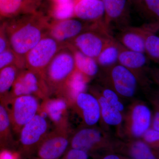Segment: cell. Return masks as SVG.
I'll list each match as a JSON object with an SVG mask.
<instances>
[{
	"label": "cell",
	"mask_w": 159,
	"mask_h": 159,
	"mask_svg": "<svg viewBox=\"0 0 159 159\" xmlns=\"http://www.w3.org/2000/svg\"><path fill=\"white\" fill-rule=\"evenodd\" d=\"M52 94L43 74L24 68L19 73L9 98L31 95L43 100L49 98Z\"/></svg>",
	"instance_id": "cell-5"
},
{
	"label": "cell",
	"mask_w": 159,
	"mask_h": 159,
	"mask_svg": "<svg viewBox=\"0 0 159 159\" xmlns=\"http://www.w3.org/2000/svg\"><path fill=\"white\" fill-rule=\"evenodd\" d=\"M64 159H89V155L84 151L72 148L67 152Z\"/></svg>",
	"instance_id": "cell-33"
},
{
	"label": "cell",
	"mask_w": 159,
	"mask_h": 159,
	"mask_svg": "<svg viewBox=\"0 0 159 159\" xmlns=\"http://www.w3.org/2000/svg\"><path fill=\"white\" fill-rule=\"evenodd\" d=\"M9 114L0 103V148L10 149L16 145Z\"/></svg>",
	"instance_id": "cell-25"
},
{
	"label": "cell",
	"mask_w": 159,
	"mask_h": 159,
	"mask_svg": "<svg viewBox=\"0 0 159 159\" xmlns=\"http://www.w3.org/2000/svg\"><path fill=\"white\" fill-rule=\"evenodd\" d=\"M103 159H121L118 156L116 155L111 154L107 156Z\"/></svg>",
	"instance_id": "cell-38"
},
{
	"label": "cell",
	"mask_w": 159,
	"mask_h": 159,
	"mask_svg": "<svg viewBox=\"0 0 159 159\" xmlns=\"http://www.w3.org/2000/svg\"><path fill=\"white\" fill-rule=\"evenodd\" d=\"M48 130L49 124L45 117L38 113L20 131L19 152L21 155L29 157L35 153Z\"/></svg>",
	"instance_id": "cell-7"
},
{
	"label": "cell",
	"mask_w": 159,
	"mask_h": 159,
	"mask_svg": "<svg viewBox=\"0 0 159 159\" xmlns=\"http://www.w3.org/2000/svg\"><path fill=\"white\" fill-rule=\"evenodd\" d=\"M75 1H81V0H74Z\"/></svg>",
	"instance_id": "cell-40"
},
{
	"label": "cell",
	"mask_w": 159,
	"mask_h": 159,
	"mask_svg": "<svg viewBox=\"0 0 159 159\" xmlns=\"http://www.w3.org/2000/svg\"><path fill=\"white\" fill-rule=\"evenodd\" d=\"M152 115L145 103L136 102L131 107L126 119L127 131L132 136L139 138L151 127Z\"/></svg>",
	"instance_id": "cell-11"
},
{
	"label": "cell",
	"mask_w": 159,
	"mask_h": 159,
	"mask_svg": "<svg viewBox=\"0 0 159 159\" xmlns=\"http://www.w3.org/2000/svg\"><path fill=\"white\" fill-rule=\"evenodd\" d=\"M72 107L76 110L85 125L92 127L101 119L100 104L93 94L87 92L77 96Z\"/></svg>",
	"instance_id": "cell-13"
},
{
	"label": "cell",
	"mask_w": 159,
	"mask_h": 159,
	"mask_svg": "<svg viewBox=\"0 0 159 159\" xmlns=\"http://www.w3.org/2000/svg\"><path fill=\"white\" fill-rule=\"evenodd\" d=\"M66 46L47 34L26 54L24 58L25 68L43 75L51 61Z\"/></svg>",
	"instance_id": "cell-6"
},
{
	"label": "cell",
	"mask_w": 159,
	"mask_h": 159,
	"mask_svg": "<svg viewBox=\"0 0 159 159\" xmlns=\"http://www.w3.org/2000/svg\"><path fill=\"white\" fill-rule=\"evenodd\" d=\"M71 48L74 52L76 70L90 79L95 77L99 68L97 60L84 55L73 47Z\"/></svg>",
	"instance_id": "cell-26"
},
{
	"label": "cell",
	"mask_w": 159,
	"mask_h": 159,
	"mask_svg": "<svg viewBox=\"0 0 159 159\" xmlns=\"http://www.w3.org/2000/svg\"><path fill=\"white\" fill-rule=\"evenodd\" d=\"M124 48L145 53V42L142 27L127 26L121 29L116 38Z\"/></svg>",
	"instance_id": "cell-19"
},
{
	"label": "cell",
	"mask_w": 159,
	"mask_h": 159,
	"mask_svg": "<svg viewBox=\"0 0 159 159\" xmlns=\"http://www.w3.org/2000/svg\"><path fill=\"white\" fill-rule=\"evenodd\" d=\"M145 42V54L148 58L159 64V23H150L141 26Z\"/></svg>",
	"instance_id": "cell-21"
},
{
	"label": "cell",
	"mask_w": 159,
	"mask_h": 159,
	"mask_svg": "<svg viewBox=\"0 0 159 159\" xmlns=\"http://www.w3.org/2000/svg\"><path fill=\"white\" fill-rule=\"evenodd\" d=\"M74 17L93 24L104 20L105 11L101 0L74 1Z\"/></svg>",
	"instance_id": "cell-15"
},
{
	"label": "cell",
	"mask_w": 159,
	"mask_h": 159,
	"mask_svg": "<svg viewBox=\"0 0 159 159\" xmlns=\"http://www.w3.org/2000/svg\"><path fill=\"white\" fill-rule=\"evenodd\" d=\"M17 65H11L0 70V103L5 105L20 71L23 69Z\"/></svg>",
	"instance_id": "cell-22"
},
{
	"label": "cell",
	"mask_w": 159,
	"mask_h": 159,
	"mask_svg": "<svg viewBox=\"0 0 159 159\" xmlns=\"http://www.w3.org/2000/svg\"><path fill=\"white\" fill-rule=\"evenodd\" d=\"M137 11L151 23H159V0H130Z\"/></svg>",
	"instance_id": "cell-27"
},
{
	"label": "cell",
	"mask_w": 159,
	"mask_h": 159,
	"mask_svg": "<svg viewBox=\"0 0 159 159\" xmlns=\"http://www.w3.org/2000/svg\"><path fill=\"white\" fill-rule=\"evenodd\" d=\"M20 152L11 150L10 149H1L0 159H20Z\"/></svg>",
	"instance_id": "cell-36"
},
{
	"label": "cell",
	"mask_w": 159,
	"mask_h": 159,
	"mask_svg": "<svg viewBox=\"0 0 159 159\" xmlns=\"http://www.w3.org/2000/svg\"><path fill=\"white\" fill-rule=\"evenodd\" d=\"M122 46L116 39L112 38L96 59L99 67L106 70L118 64Z\"/></svg>",
	"instance_id": "cell-23"
},
{
	"label": "cell",
	"mask_w": 159,
	"mask_h": 159,
	"mask_svg": "<svg viewBox=\"0 0 159 159\" xmlns=\"http://www.w3.org/2000/svg\"><path fill=\"white\" fill-rule=\"evenodd\" d=\"M69 107L67 102L61 97L51 98L50 97L42 100L38 113L48 118L55 128L68 129Z\"/></svg>",
	"instance_id": "cell-12"
},
{
	"label": "cell",
	"mask_w": 159,
	"mask_h": 159,
	"mask_svg": "<svg viewBox=\"0 0 159 159\" xmlns=\"http://www.w3.org/2000/svg\"><path fill=\"white\" fill-rule=\"evenodd\" d=\"M96 90V89H95ZM111 105L123 112L125 107L120 99V96L110 87H101L99 90H96Z\"/></svg>",
	"instance_id": "cell-30"
},
{
	"label": "cell",
	"mask_w": 159,
	"mask_h": 159,
	"mask_svg": "<svg viewBox=\"0 0 159 159\" xmlns=\"http://www.w3.org/2000/svg\"><path fill=\"white\" fill-rule=\"evenodd\" d=\"M10 49L9 40L3 23L0 24V53Z\"/></svg>",
	"instance_id": "cell-35"
},
{
	"label": "cell",
	"mask_w": 159,
	"mask_h": 159,
	"mask_svg": "<svg viewBox=\"0 0 159 159\" xmlns=\"http://www.w3.org/2000/svg\"><path fill=\"white\" fill-rule=\"evenodd\" d=\"M104 6V25L110 31L113 25L128 26L130 0H101Z\"/></svg>",
	"instance_id": "cell-14"
},
{
	"label": "cell",
	"mask_w": 159,
	"mask_h": 159,
	"mask_svg": "<svg viewBox=\"0 0 159 159\" xmlns=\"http://www.w3.org/2000/svg\"><path fill=\"white\" fill-rule=\"evenodd\" d=\"M148 58L145 53L131 51L122 46L118 64L132 71L140 77L144 70L146 69Z\"/></svg>",
	"instance_id": "cell-20"
},
{
	"label": "cell",
	"mask_w": 159,
	"mask_h": 159,
	"mask_svg": "<svg viewBox=\"0 0 159 159\" xmlns=\"http://www.w3.org/2000/svg\"><path fill=\"white\" fill-rule=\"evenodd\" d=\"M40 0H0V20L37 11Z\"/></svg>",
	"instance_id": "cell-18"
},
{
	"label": "cell",
	"mask_w": 159,
	"mask_h": 159,
	"mask_svg": "<svg viewBox=\"0 0 159 159\" xmlns=\"http://www.w3.org/2000/svg\"><path fill=\"white\" fill-rule=\"evenodd\" d=\"M95 24L73 18L55 20L50 24L48 34L63 45H68L79 34L90 29Z\"/></svg>",
	"instance_id": "cell-10"
},
{
	"label": "cell",
	"mask_w": 159,
	"mask_h": 159,
	"mask_svg": "<svg viewBox=\"0 0 159 159\" xmlns=\"http://www.w3.org/2000/svg\"><path fill=\"white\" fill-rule=\"evenodd\" d=\"M90 80L76 70L55 95L56 97L64 99L69 107H72L77 96L80 93L86 92Z\"/></svg>",
	"instance_id": "cell-17"
},
{
	"label": "cell",
	"mask_w": 159,
	"mask_h": 159,
	"mask_svg": "<svg viewBox=\"0 0 159 159\" xmlns=\"http://www.w3.org/2000/svg\"><path fill=\"white\" fill-rule=\"evenodd\" d=\"M13 65L25 68L24 62L11 49L0 53V70Z\"/></svg>",
	"instance_id": "cell-31"
},
{
	"label": "cell",
	"mask_w": 159,
	"mask_h": 159,
	"mask_svg": "<svg viewBox=\"0 0 159 159\" xmlns=\"http://www.w3.org/2000/svg\"><path fill=\"white\" fill-rule=\"evenodd\" d=\"M39 99L31 95L9 98L3 106L6 108L11 122L13 132L20 131L38 113L40 104Z\"/></svg>",
	"instance_id": "cell-4"
},
{
	"label": "cell",
	"mask_w": 159,
	"mask_h": 159,
	"mask_svg": "<svg viewBox=\"0 0 159 159\" xmlns=\"http://www.w3.org/2000/svg\"><path fill=\"white\" fill-rule=\"evenodd\" d=\"M152 102L154 108V112L152 115L151 127L159 131V99H153Z\"/></svg>",
	"instance_id": "cell-34"
},
{
	"label": "cell",
	"mask_w": 159,
	"mask_h": 159,
	"mask_svg": "<svg viewBox=\"0 0 159 159\" xmlns=\"http://www.w3.org/2000/svg\"><path fill=\"white\" fill-rule=\"evenodd\" d=\"M110 32L104 21L97 23L90 29L80 33L69 45L84 55L96 59L113 37Z\"/></svg>",
	"instance_id": "cell-3"
},
{
	"label": "cell",
	"mask_w": 159,
	"mask_h": 159,
	"mask_svg": "<svg viewBox=\"0 0 159 159\" xmlns=\"http://www.w3.org/2000/svg\"><path fill=\"white\" fill-rule=\"evenodd\" d=\"M68 129L55 128L49 132L35 153L38 159H58L65 152L69 145Z\"/></svg>",
	"instance_id": "cell-9"
},
{
	"label": "cell",
	"mask_w": 159,
	"mask_h": 159,
	"mask_svg": "<svg viewBox=\"0 0 159 159\" xmlns=\"http://www.w3.org/2000/svg\"><path fill=\"white\" fill-rule=\"evenodd\" d=\"M143 141L147 143L148 145L159 147V131L149 128L143 135L142 137Z\"/></svg>",
	"instance_id": "cell-32"
},
{
	"label": "cell",
	"mask_w": 159,
	"mask_h": 159,
	"mask_svg": "<svg viewBox=\"0 0 159 159\" xmlns=\"http://www.w3.org/2000/svg\"><path fill=\"white\" fill-rule=\"evenodd\" d=\"M110 87L120 97L129 98L136 93L140 77L119 64L105 70Z\"/></svg>",
	"instance_id": "cell-8"
},
{
	"label": "cell",
	"mask_w": 159,
	"mask_h": 159,
	"mask_svg": "<svg viewBox=\"0 0 159 159\" xmlns=\"http://www.w3.org/2000/svg\"><path fill=\"white\" fill-rule=\"evenodd\" d=\"M53 1L55 4H57V3L65 2H68L70 0H53Z\"/></svg>",
	"instance_id": "cell-39"
},
{
	"label": "cell",
	"mask_w": 159,
	"mask_h": 159,
	"mask_svg": "<svg viewBox=\"0 0 159 159\" xmlns=\"http://www.w3.org/2000/svg\"><path fill=\"white\" fill-rule=\"evenodd\" d=\"M37 159V158H34V159Z\"/></svg>",
	"instance_id": "cell-41"
},
{
	"label": "cell",
	"mask_w": 159,
	"mask_h": 159,
	"mask_svg": "<svg viewBox=\"0 0 159 159\" xmlns=\"http://www.w3.org/2000/svg\"><path fill=\"white\" fill-rule=\"evenodd\" d=\"M74 0L65 2L54 4L52 9V15L56 20H61L74 17Z\"/></svg>",
	"instance_id": "cell-28"
},
{
	"label": "cell",
	"mask_w": 159,
	"mask_h": 159,
	"mask_svg": "<svg viewBox=\"0 0 159 159\" xmlns=\"http://www.w3.org/2000/svg\"><path fill=\"white\" fill-rule=\"evenodd\" d=\"M106 135L102 131L93 127L87 126L80 129L71 138V147L88 152L102 143Z\"/></svg>",
	"instance_id": "cell-16"
},
{
	"label": "cell",
	"mask_w": 159,
	"mask_h": 159,
	"mask_svg": "<svg viewBox=\"0 0 159 159\" xmlns=\"http://www.w3.org/2000/svg\"><path fill=\"white\" fill-rule=\"evenodd\" d=\"M130 154L133 159H157L149 145L144 141L134 142L131 146Z\"/></svg>",
	"instance_id": "cell-29"
},
{
	"label": "cell",
	"mask_w": 159,
	"mask_h": 159,
	"mask_svg": "<svg viewBox=\"0 0 159 159\" xmlns=\"http://www.w3.org/2000/svg\"><path fill=\"white\" fill-rule=\"evenodd\" d=\"M149 72L152 79L159 85V68H151Z\"/></svg>",
	"instance_id": "cell-37"
},
{
	"label": "cell",
	"mask_w": 159,
	"mask_h": 159,
	"mask_svg": "<svg viewBox=\"0 0 159 159\" xmlns=\"http://www.w3.org/2000/svg\"><path fill=\"white\" fill-rule=\"evenodd\" d=\"M3 24L10 49L24 62L26 54L48 34L50 23L36 11L6 20Z\"/></svg>",
	"instance_id": "cell-1"
},
{
	"label": "cell",
	"mask_w": 159,
	"mask_h": 159,
	"mask_svg": "<svg viewBox=\"0 0 159 159\" xmlns=\"http://www.w3.org/2000/svg\"><path fill=\"white\" fill-rule=\"evenodd\" d=\"M92 93L96 96L99 100L100 107L101 119L106 124L110 126H119L123 120V113L111 105L96 90Z\"/></svg>",
	"instance_id": "cell-24"
},
{
	"label": "cell",
	"mask_w": 159,
	"mask_h": 159,
	"mask_svg": "<svg viewBox=\"0 0 159 159\" xmlns=\"http://www.w3.org/2000/svg\"><path fill=\"white\" fill-rule=\"evenodd\" d=\"M76 70L74 52L69 45L57 53L44 72V78L52 94L61 89Z\"/></svg>",
	"instance_id": "cell-2"
}]
</instances>
